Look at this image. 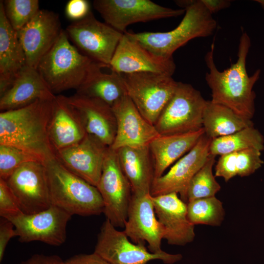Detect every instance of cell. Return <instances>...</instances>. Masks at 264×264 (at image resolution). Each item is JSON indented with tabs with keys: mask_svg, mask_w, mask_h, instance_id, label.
Returning a JSON list of instances; mask_svg holds the SVG:
<instances>
[{
	"mask_svg": "<svg viewBox=\"0 0 264 264\" xmlns=\"http://www.w3.org/2000/svg\"><path fill=\"white\" fill-rule=\"evenodd\" d=\"M250 46L249 35L246 32H242L236 62L222 71L217 68L214 62L213 43L211 50L205 56V62L209 69L205 74V80L211 90V101L227 107L249 120H251L254 115L256 94L253 88L261 74L260 69L251 76L247 73L246 62Z\"/></svg>",
	"mask_w": 264,
	"mask_h": 264,
	"instance_id": "1",
	"label": "cell"
},
{
	"mask_svg": "<svg viewBox=\"0 0 264 264\" xmlns=\"http://www.w3.org/2000/svg\"><path fill=\"white\" fill-rule=\"evenodd\" d=\"M53 100L0 111V145L20 149L43 162L55 157L47 130Z\"/></svg>",
	"mask_w": 264,
	"mask_h": 264,
	"instance_id": "2",
	"label": "cell"
},
{
	"mask_svg": "<svg viewBox=\"0 0 264 264\" xmlns=\"http://www.w3.org/2000/svg\"><path fill=\"white\" fill-rule=\"evenodd\" d=\"M175 2L185 12L180 23L174 29L163 32H127L125 34L154 54L166 58L173 57L175 51L192 39L213 34L217 27V22L200 0H176Z\"/></svg>",
	"mask_w": 264,
	"mask_h": 264,
	"instance_id": "3",
	"label": "cell"
},
{
	"mask_svg": "<svg viewBox=\"0 0 264 264\" xmlns=\"http://www.w3.org/2000/svg\"><path fill=\"white\" fill-rule=\"evenodd\" d=\"M43 163L51 205L71 216L103 213V201L96 187L69 171L56 156Z\"/></svg>",
	"mask_w": 264,
	"mask_h": 264,
	"instance_id": "4",
	"label": "cell"
},
{
	"mask_svg": "<svg viewBox=\"0 0 264 264\" xmlns=\"http://www.w3.org/2000/svg\"><path fill=\"white\" fill-rule=\"evenodd\" d=\"M95 62L70 42L65 30L63 29L37 69L55 94L70 89L77 90Z\"/></svg>",
	"mask_w": 264,
	"mask_h": 264,
	"instance_id": "5",
	"label": "cell"
},
{
	"mask_svg": "<svg viewBox=\"0 0 264 264\" xmlns=\"http://www.w3.org/2000/svg\"><path fill=\"white\" fill-rule=\"evenodd\" d=\"M207 100L191 85L178 82L154 126L160 135L192 132L203 128Z\"/></svg>",
	"mask_w": 264,
	"mask_h": 264,
	"instance_id": "6",
	"label": "cell"
},
{
	"mask_svg": "<svg viewBox=\"0 0 264 264\" xmlns=\"http://www.w3.org/2000/svg\"><path fill=\"white\" fill-rule=\"evenodd\" d=\"M121 74L127 95L144 118L154 125L178 82L172 76L152 72Z\"/></svg>",
	"mask_w": 264,
	"mask_h": 264,
	"instance_id": "7",
	"label": "cell"
},
{
	"mask_svg": "<svg viewBox=\"0 0 264 264\" xmlns=\"http://www.w3.org/2000/svg\"><path fill=\"white\" fill-rule=\"evenodd\" d=\"M65 31L82 53L109 68L124 35L106 22L98 20L91 11L84 19L68 25Z\"/></svg>",
	"mask_w": 264,
	"mask_h": 264,
	"instance_id": "8",
	"label": "cell"
},
{
	"mask_svg": "<svg viewBox=\"0 0 264 264\" xmlns=\"http://www.w3.org/2000/svg\"><path fill=\"white\" fill-rule=\"evenodd\" d=\"M145 244L131 242L124 231H118L106 219L101 226L94 253L111 264H147L154 260L173 264L182 258L180 254H172L164 251L152 253Z\"/></svg>",
	"mask_w": 264,
	"mask_h": 264,
	"instance_id": "9",
	"label": "cell"
},
{
	"mask_svg": "<svg viewBox=\"0 0 264 264\" xmlns=\"http://www.w3.org/2000/svg\"><path fill=\"white\" fill-rule=\"evenodd\" d=\"M104 203L107 219L115 227H124L132 192L120 166L116 151L109 148L96 186Z\"/></svg>",
	"mask_w": 264,
	"mask_h": 264,
	"instance_id": "10",
	"label": "cell"
},
{
	"mask_svg": "<svg viewBox=\"0 0 264 264\" xmlns=\"http://www.w3.org/2000/svg\"><path fill=\"white\" fill-rule=\"evenodd\" d=\"M93 6L107 24L124 34L131 24L176 17L185 12L184 9L164 7L149 0H95Z\"/></svg>",
	"mask_w": 264,
	"mask_h": 264,
	"instance_id": "11",
	"label": "cell"
},
{
	"mask_svg": "<svg viewBox=\"0 0 264 264\" xmlns=\"http://www.w3.org/2000/svg\"><path fill=\"white\" fill-rule=\"evenodd\" d=\"M72 216L51 205L41 212L5 218L14 224L21 242L39 241L60 246L66 240V229Z\"/></svg>",
	"mask_w": 264,
	"mask_h": 264,
	"instance_id": "12",
	"label": "cell"
},
{
	"mask_svg": "<svg viewBox=\"0 0 264 264\" xmlns=\"http://www.w3.org/2000/svg\"><path fill=\"white\" fill-rule=\"evenodd\" d=\"M6 181L23 214H35L51 205L43 162L31 161L22 164Z\"/></svg>",
	"mask_w": 264,
	"mask_h": 264,
	"instance_id": "13",
	"label": "cell"
},
{
	"mask_svg": "<svg viewBox=\"0 0 264 264\" xmlns=\"http://www.w3.org/2000/svg\"><path fill=\"white\" fill-rule=\"evenodd\" d=\"M212 140L204 133L196 145L176 162L167 173L154 179L151 188V196L176 193L187 203L189 183L207 160Z\"/></svg>",
	"mask_w": 264,
	"mask_h": 264,
	"instance_id": "14",
	"label": "cell"
},
{
	"mask_svg": "<svg viewBox=\"0 0 264 264\" xmlns=\"http://www.w3.org/2000/svg\"><path fill=\"white\" fill-rule=\"evenodd\" d=\"M62 30L58 14L40 9L26 25L16 32L24 52L26 65L37 68Z\"/></svg>",
	"mask_w": 264,
	"mask_h": 264,
	"instance_id": "15",
	"label": "cell"
},
{
	"mask_svg": "<svg viewBox=\"0 0 264 264\" xmlns=\"http://www.w3.org/2000/svg\"><path fill=\"white\" fill-rule=\"evenodd\" d=\"M176 67L173 57L154 54L124 33L109 68L119 74L152 72L172 76Z\"/></svg>",
	"mask_w": 264,
	"mask_h": 264,
	"instance_id": "16",
	"label": "cell"
},
{
	"mask_svg": "<svg viewBox=\"0 0 264 264\" xmlns=\"http://www.w3.org/2000/svg\"><path fill=\"white\" fill-rule=\"evenodd\" d=\"M124 232L134 243H148L149 250L153 253L163 251L161 248L164 229L155 217L152 196L132 194L129 205Z\"/></svg>",
	"mask_w": 264,
	"mask_h": 264,
	"instance_id": "17",
	"label": "cell"
},
{
	"mask_svg": "<svg viewBox=\"0 0 264 264\" xmlns=\"http://www.w3.org/2000/svg\"><path fill=\"white\" fill-rule=\"evenodd\" d=\"M109 147L93 135L56 153L57 159L69 171L96 187Z\"/></svg>",
	"mask_w": 264,
	"mask_h": 264,
	"instance_id": "18",
	"label": "cell"
},
{
	"mask_svg": "<svg viewBox=\"0 0 264 264\" xmlns=\"http://www.w3.org/2000/svg\"><path fill=\"white\" fill-rule=\"evenodd\" d=\"M111 107L116 121V135L110 147L112 150L147 146L160 135L154 126L144 118L127 95Z\"/></svg>",
	"mask_w": 264,
	"mask_h": 264,
	"instance_id": "19",
	"label": "cell"
},
{
	"mask_svg": "<svg viewBox=\"0 0 264 264\" xmlns=\"http://www.w3.org/2000/svg\"><path fill=\"white\" fill-rule=\"evenodd\" d=\"M65 98L86 133L111 147L116 132V121L112 107L98 99L77 93Z\"/></svg>",
	"mask_w": 264,
	"mask_h": 264,
	"instance_id": "20",
	"label": "cell"
},
{
	"mask_svg": "<svg viewBox=\"0 0 264 264\" xmlns=\"http://www.w3.org/2000/svg\"><path fill=\"white\" fill-rule=\"evenodd\" d=\"M155 213L164 229V239L172 245L184 246L195 237V225L187 217V203L176 193L152 197Z\"/></svg>",
	"mask_w": 264,
	"mask_h": 264,
	"instance_id": "21",
	"label": "cell"
},
{
	"mask_svg": "<svg viewBox=\"0 0 264 264\" xmlns=\"http://www.w3.org/2000/svg\"><path fill=\"white\" fill-rule=\"evenodd\" d=\"M55 97L38 69L26 65L11 87L0 96V110L19 109L38 100H53Z\"/></svg>",
	"mask_w": 264,
	"mask_h": 264,
	"instance_id": "22",
	"label": "cell"
},
{
	"mask_svg": "<svg viewBox=\"0 0 264 264\" xmlns=\"http://www.w3.org/2000/svg\"><path fill=\"white\" fill-rule=\"evenodd\" d=\"M48 135L55 152L77 144L87 134L65 96L53 101L48 124Z\"/></svg>",
	"mask_w": 264,
	"mask_h": 264,
	"instance_id": "23",
	"label": "cell"
},
{
	"mask_svg": "<svg viewBox=\"0 0 264 264\" xmlns=\"http://www.w3.org/2000/svg\"><path fill=\"white\" fill-rule=\"evenodd\" d=\"M24 51L17 32L5 15L0 1V96L12 86L16 77L26 66Z\"/></svg>",
	"mask_w": 264,
	"mask_h": 264,
	"instance_id": "24",
	"label": "cell"
},
{
	"mask_svg": "<svg viewBox=\"0 0 264 264\" xmlns=\"http://www.w3.org/2000/svg\"><path fill=\"white\" fill-rule=\"evenodd\" d=\"M204 133L203 129L183 133L160 135L149 145L153 161L154 179L189 152Z\"/></svg>",
	"mask_w": 264,
	"mask_h": 264,
	"instance_id": "25",
	"label": "cell"
},
{
	"mask_svg": "<svg viewBox=\"0 0 264 264\" xmlns=\"http://www.w3.org/2000/svg\"><path fill=\"white\" fill-rule=\"evenodd\" d=\"M116 151L121 169L131 184L132 194L150 193L154 176L149 146L125 147Z\"/></svg>",
	"mask_w": 264,
	"mask_h": 264,
	"instance_id": "26",
	"label": "cell"
},
{
	"mask_svg": "<svg viewBox=\"0 0 264 264\" xmlns=\"http://www.w3.org/2000/svg\"><path fill=\"white\" fill-rule=\"evenodd\" d=\"M104 65L95 62L76 93L100 100L112 107L127 95L121 74L104 72Z\"/></svg>",
	"mask_w": 264,
	"mask_h": 264,
	"instance_id": "27",
	"label": "cell"
},
{
	"mask_svg": "<svg viewBox=\"0 0 264 264\" xmlns=\"http://www.w3.org/2000/svg\"><path fill=\"white\" fill-rule=\"evenodd\" d=\"M202 125L205 134L212 139L254 126L251 120L241 117L228 107L211 100H207Z\"/></svg>",
	"mask_w": 264,
	"mask_h": 264,
	"instance_id": "28",
	"label": "cell"
},
{
	"mask_svg": "<svg viewBox=\"0 0 264 264\" xmlns=\"http://www.w3.org/2000/svg\"><path fill=\"white\" fill-rule=\"evenodd\" d=\"M264 163L261 152L255 149L222 154L215 166V176L221 177L227 182L237 176L244 177L253 174Z\"/></svg>",
	"mask_w": 264,
	"mask_h": 264,
	"instance_id": "29",
	"label": "cell"
},
{
	"mask_svg": "<svg viewBox=\"0 0 264 264\" xmlns=\"http://www.w3.org/2000/svg\"><path fill=\"white\" fill-rule=\"evenodd\" d=\"M248 149L264 150V137L254 126L244 128L232 134L213 139L210 153L215 156Z\"/></svg>",
	"mask_w": 264,
	"mask_h": 264,
	"instance_id": "30",
	"label": "cell"
},
{
	"mask_svg": "<svg viewBox=\"0 0 264 264\" xmlns=\"http://www.w3.org/2000/svg\"><path fill=\"white\" fill-rule=\"evenodd\" d=\"M187 210L188 219L194 225L220 226L225 216L223 203L215 196L189 201Z\"/></svg>",
	"mask_w": 264,
	"mask_h": 264,
	"instance_id": "31",
	"label": "cell"
},
{
	"mask_svg": "<svg viewBox=\"0 0 264 264\" xmlns=\"http://www.w3.org/2000/svg\"><path fill=\"white\" fill-rule=\"evenodd\" d=\"M215 157L210 154L206 162L190 180L187 190V202L196 199L215 196L220 190V185L213 173Z\"/></svg>",
	"mask_w": 264,
	"mask_h": 264,
	"instance_id": "32",
	"label": "cell"
},
{
	"mask_svg": "<svg viewBox=\"0 0 264 264\" xmlns=\"http://www.w3.org/2000/svg\"><path fill=\"white\" fill-rule=\"evenodd\" d=\"M2 1L8 22L17 32L26 25L40 10L38 0Z\"/></svg>",
	"mask_w": 264,
	"mask_h": 264,
	"instance_id": "33",
	"label": "cell"
},
{
	"mask_svg": "<svg viewBox=\"0 0 264 264\" xmlns=\"http://www.w3.org/2000/svg\"><path fill=\"white\" fill-rule=\"evenodd\" d=\"M31 161L43 162L20 149L0 145V178L6 180L19 167Z\"/></svg>",
	"mask_w": 264,
	"mask_h": 264,
	"instance_id": "34",
	"label": "cell"
},
{
	"mask_svg": "<svg viewBox=\"0 0 264 264\" xmlns=\"http://www.w3.org/2000/svg\"><path fill=\"white\" fill-rule=\"evenodd\" d=\"M23 214L6 180L0 178V216L8 218Z\"/></svg>",
	"mask_w": 264,
	"mask_h": 264,
	"instance_id": "35",
	"label": "cell"
},
{
	"mask_svg": "<svg viewBox=\"0 0 264 264\" xmlns=\"http://www.w3.org/2000/svg\"><path fill=\"white\" fill-rule=\"evenodd\" d=\"M90 12L89 2L86 0H69L65 9L66 17L72 22L84 19Z\"/></svg>",
	"mask_w": 264,
	"mask_h": 264,
	"instance_id": "36",
	"label": "cell"
},
{
	"mask_svg": "<svg viewBox=\"0 0 264 264\" xmlns=\"http://www.w3.org/2000/svg\"><path fill=\"white\" fill-rule=\"evenodd\" d=\"M17 233L14 224L9 220L1 217L0 219V262L2 261L9 241Z\"/></svg>",
	"mask_w": 264,
	"mask_h": 264,
	"instance_id": "37",
	"label": "cell"
},
{
	"mask_svg": "<svg viewBox=\"0 0 264 264\" xmlns=\"http://www.w3.org/2000/svg\"><path fill=\"white\" fill-rule=\"evenodd\" d=\"M66 264H111L101 257L93 253L80 254L65 261Z\"/></svg>",
	"mask_w": 264,
	"mask_h": 264,
	"instance_id": "38",
	"label": "cell"
},
{
	"mask_svg": "<svg viewBox=\"0 0 264 264\" xmlns=\"http://www.w3.org/2000/svg\"><path fill=\"white\" fill-rule=\"evenodd\" d=\"M18 264H66L65 261L57 255L36 254Z\"/></svg>",
	"mask_w": 264,
	"mask_h": 264,
	"instance_id": "39",
	"label": "cell"
},
{
	"mask_svg": "<svg viewBox=\"0 0 264 264\" xmlns=\"http://www.w3.org/2000/svg\"><path fill=\"white\" fill-rule=\"evenodd\" d=\"M205 8L211 14L217 13L230 6L231 1L228 0H200Z\"/></svg>",
	"mask_w": 264,
	"mask_h": 264,
	"instance_id": "40",
	"label": "cell"
},
{
	"mask_svg": "<svg viewBox=\"0 0 264 264\" xmlns=\"http://www.w3.org/2000/svg\"><path fill=\"white\" fill-rule=\"evenodd\" d=\"M255 1L259 3L262 8L264 10V0H255Z\"/></svg>",
	"mask_w": 264,
	"mask_h": 264,
	"instance_id": "41",
	"label": "cell"
}]
</instances>
